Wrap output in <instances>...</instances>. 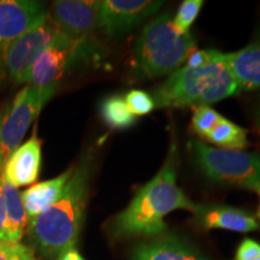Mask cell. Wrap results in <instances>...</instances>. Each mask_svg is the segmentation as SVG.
Segmentation results:
<instances>
[{"mask_svg":"<svg viewBox=\"0 0 260 260\" xmlns=\"http://www.w3.org/2000/svg\"><path fill=\"white\" fill-rule=\"evenodd\" d=\"M176 184V145L172 144L164 165L148 183L140 188L125 210L109 224V233L116 240L130 237H157L167 232L164 218L172 211L197 209Z\"/></svg>","mask_w":260,"mask_h":260,"instance_id":"obj_1","label":"cell"},{"mask_svg":"<svg viewBox=\"0 0 260 260\" xmlns=\"http://www.w3.org/2000/svg\"><path fill=\"white\" fill-rule=\"evenodd\" d=\"M92 161L89 152L84 154L74 168L59 199L37 218L28 220L25 233L30 247L45 258H58L76 246L88 199Z\"/></svg>","mask_w":260,"mask_h":260,"instance_id":"obj_2","label":"cell"},{"mask_svg":"<svg viewBox=\"0 0 260 260\" xmlns=\"http://www.w3.org/2000/svg\"><path fill=\"white\" fill-rule=\"evenodd\" d=\"M242 92L224 60L203 67H183L172 73L153 92L155 107L210 106Z\"/></svg>","mask_w":260,"mask_h":260,"instance_id":"obj_3","label":"cell"},{"mask_svg":"<svg viewBox=\"0 0 260 260\" xmlns=\"http://www.w3.org/2000/svg\"><path fill=\"white\" fill-rule=\"evenodd\" d=\"M189 32H182L169 14H162L145 25L135 42L134 58L140 74L160 77L175 73L194 51Z\"/></svg>","mask_w":260,"mask_h":260,"instance_id":"obj_4","label":"cell"},{"mask_svg":"<svg viewBox=\"0 0 260 260\" xmlns=\"http://www.w3.org/2000/svg\"><path fill=\"white\" fill-rule=\"evenodd\" d=\"M189 149L195 164L210 180L254 190L260 184V154L211 147L191 140Z\"/></svg>","mask_w":260,"mask_h":260,"instance_id":"obj_5","label":"cell"},{"mask_svg":"<svg viewBox=\"0 0 260 260\" xmlns=\"http://www.w3.org/2000/svg\"><path fill=\"white\" fill-rule=\"evenodd\" d=\"M57 84L37 87L28 84L15 96L0 116V154L4 164L18 147L32 121L37 119L45 104L56 93Z\"/></svg>","mask_w":260,"mask_h":260,"instance_id":"obj_6","label":"cell"},{"mask_svg":"<svg viewBox=\"0 0 260 260\" xmlns=\"http://www.w3.org/2000/svg\"><path fill=\"white\" fill-rule=\"evenodd\" d=\"M65 35L52 21L50 15L44 22L16 39L4 51L5 71L16 83H29L31 68L44 51Z\"/></svg>","mask_w":260,"mask_h":260,"instance_id":"obj_7","label":"cell"},{"mask_svg":"<svg viewBox=\"0 0 260 260\" xmlns=\"http://www.w3.org/2000/svg\"><path fill=\"white\" fill-rule=\"evenodd\" d=\"M86 53H88V40L76 41L64 37L35 60L29 84L37 87L57 84L68 69Z\"/></svg>","mask_w":260,"mask_h":260,"instance_id":"obj_8","label":"cell"},{"mask_svg":"<svg viewBox=\"0 0 260 260\" xmlns=\"http://www.w3.org/2000/svg\"><path fill=\"white\" fill-rule=\"evenodd\" d=\"M102 2L95 0H58L52 5L50 17L58 29L71 40H88L100 29Z\"/></svg>","mask_w":260,"mask_h":260,"instance_id":"obj_9","label":"cell"},{"mask_svg":"<svg viewBox=\"0 0 260 260\" xmlns=\"http://www.w3.org/2000/svg\"><path fill=\"white\" fill-rule=\"evenodd\" d=\"M161 5L162 2L149 0H105L100 8V29L117 39L155 14Z\"/></svg>","mask_w":260,"mask_h":260,"instance_id":"obj_10","label":"cell"},{"mask_svg":"<svg viewBox=\"0 0 260 260\" xmlns=\"http://www.w3.org/2000/svg\"><path fill=\"white\" fill-rule=\"evenodd\" d=\"M50 15L46 5L31 0H0V50L31 30Z\"/></svg>","mask_w":260,"mask_h":260,"instance_id":"obj_11","label":"cell"},{"mask_svg":"<svg viewBox=\"0 0 260 260\" xmlns=\"http://www.w3.org/2000/svg\"><path fill=\"white\" fill-rule=\"evenodd\" d=\"M197 225L205 230L222 229L235 233H251L259 230L260 224L248 211L224 205H198L193 212Z\"/></svg>","mask_w":260,"mask_h":260,"instance_id":"obj_12","label":"cell"},{"mask_svg":"<svg viewBox=\"0 0 260 260\" xmlns=\"http://www.w3.org/2000/svg\"><path fill=\"white\" fill-rule=\"evenodd\" d=\"M40 168L41 142L34 134L9 155L3 169V177L16 188L29 186L38 180Z\"/></svg>","mask_w":260,"mask_h":260,"instance_id":"obj_13","label":"cell"},{"mask_svg":"<svg viewBox=\"0 0 260 260\" xmlns=\"http://www.w3.org/2000/svg\"><path fill=\"white\" fill-rule=\"evenodd\" d=\"M130 260H209L186 241L174 235H160L139 242Z\"/></svg>","mask_w":260,"mask_h":260,"instance_id":"obj_14","label":"cell"},{"mask_svg":"<svg viewBox=\"0 0 260 260\" xmlns=\"http://www.w3.org/2000/svg\"><path fill=\"white\" fill-rule=\"evenodd\" d=\"M224 60L241 90L260 88V42L224 53Z\"/></svg>","mask_w":260,"mask_h":260,"instance_id":"obj_15","label":"cell"},{"mask_svg":"<svg viewBox=\"0 0 260 260\" xmlns=\"http://www.w3.org/2000/svg\"><path fill=\"white\" fill-rule=\"evenodd\" d=\"M73 170L74 168L68 169L53 180L40 182L21 193L25 212L28 214V220L37 218L59 199Z\"/></svg>","mask_w":260,"mask_h":260,"instance_id":"obj_16","label":"cell"},{"mask_svg":"<svg viewBox=\"0 0 260 260\" xmlns=\"http://www.w3.org/2000/svg\"><path fill=\"white\" fill-rule=\"evenodd\" d=\"M3 191L5 206L4 242H21L28 225V214L25 212L22 195L17 188L6 182L4 177Z\"/></svg>","mask_w":260,"mask_h":260,"instance_id":"obj_17","label":"cell"},{"mask_svg":"<svg viewBox=\"0 0 260 260\" xmlns=\"http://www.w3.org/2000/svg\"><path fill=\"white\" fill-rule=\"evenodd\" d=\"M205 140L223 149L241 151L248 147L247 130L224 117L219 119L214 128L206 135Z\"/></svg>","mask_w":260,"mask_h":260,"instance_id":"obj_18","label":"cell"},{"mask_svg":"<svg viewBox=\"0 0 260 260\" xmlns=\"http://www.w3.org/2000/svg\"><path fill=\"white\" fill-rule=\"evenodd\" d=\"M100 113L104 122L111 129H128L136 122L135 116L129 111L124 98L112 95L106 98L100 106Z\"/></svg>","mask_w":260,"mask_h":260,"instance_id":"obj_19","label":"cell"},{"mask_svg":"<svg viewBox=\"0 0 260 260\" xmlns=\"http://www.w3.org/2000/svg\"><path fill=\"white\" fill-rule=\"evenodd\" d=\"M222 117L223 116H220L218 112L214 111L210 106L197 107L193 117H191V129L198 135L205 139Z\"/></svg>","mask_w":260,"mask_h":260,"instance_id":"obj_20","label":"cell"},{"mask_svg":"<svg viewBox=\"0 0 260 260\" xmlns=\"http://www.w3.org/2000/svg\"><path fill=\"white\" fill-rule=\"evenodd\" d=\"M203 5V0H184L182 3L174 18V23L182 32H188L190 25L199 15Z\"/></svg>","mask_w":260,"mask_h":260,"instance_id":"obj_21","label":"cell"},{"mask_svg":"<svg viewBox=\"0 0 260 260\" xmlns=\"http://www.w3.org/2000/svg\"><path fill=\"white\" fill-rule=\"evenodd\" d=\"M125 104L128 106L129 111L134 116H144L152 112L155 109V104L153 98L148 93L140 89H133L126 94Z\"/></svg>","mask_w":260,"mask_h":260,"instance_id":"obj_22","label":"cell"},{"mask_svg":"<svg viewBox=\"0 0 260 260\" xmlns=\"http://www.w3.org/2000/svg\"><path fill=\"white\" fill-rule=\"evenodd\" d=\"M0 260H37L35 251L21 242H0Z\"/></svg>","mask_w":260,"mask_h":260,"instance_id":"obj_23","label":"cell"},{"mask_svg":"<svg viewBox=\"0 0 260 260\" xmlns=\"http://www.w3.org/2000/svg\"><path fill=\"white\" fill-rule=\"evenodd\" d=\"M234 260H260V243L253 239L242 240Z\"/></svg>","mask_w":260,"mask_h":260,"instance_id":"obj_24","label":"cell"},{"mask_svg":"<svg viewBox=\"0 0 260 260\" xmlns=\"http://www.w3.org/2000/svg\"><path fill=\"white\" fill-rule=\"evenodd\" d=\"M222 52L216 50H204V51H193L187 58V65L189 68L203 67L212 61L219 59L222 57Z\"/></svg>","mask_w":260,"mask_h":260,"instance_id":"obj_25","label":"cell"},{"mask_svg":"<svg viewBox=\"0 0 260 260\" xmlns=\"http://www.w3.org/2000/svg\"><path fill=\"white\" fill-rule=\"evenodd\" d=\"M2 116V110H0ZM3 169L4 160L0 154V242H4V225H5V206H4V191H3Z\"/></svg>","mask_w":260,"mask_h":260,"instance_id":"obj_26","label":"cell"},{"mask_svg":"<svg viewBox=\"0 0 260 260\" xmlns=\"http://www.w3.org/2000/svg\"><path fill=\"white\" fill-rule=\"evenodd\" d=\"M57 260H86L82 255L80 254V252L76 248H70L68 251L61 253L58 256Z\"/></svg>","mask_w":260,"mask_h":260,"instance_id":"obj_27","label":"cell"},{"mask_svg":"<svg viewBox=\"0 0 260 260\" xmlns=\"http://www.w3.org/2000/svg\"><path fill=\"white\" fill-rule=\"evenodd\" d=\"M254 129L256 130L258 134H260V102L254 113Z\"/></svg>","mask_w":260,"mask_h":260,"instance_id":"obj_28","label":"cell"},{"mask_svg":"<svg viewBox=\"0 0 260 260\" xmlns=\"http://www.w3.org/2000/svg\"><path fill=\"white\" fill-rule=\"evenodd\" d=\"M6 73L5 67H4V51L0 50V79L3 77V75Z\"/></svg>","mask_w":260,"mask_h":260,"instance_id":"obj_29","label":"cell"},{"mask_svg":"<svg viewBox=\"0 0 260 260\" xmlns=\"http://www.w3.org/2000/svg\"><path fill=\"white\" fill-rule=\"evenodd\" d=\"M254 191H255V193H258V195H259V206H258V210H256V213H255V218L260 220V184H259L258 187L255 188Z\"/></svg>","mask_w":260,"mask_h":260,"instance_id":"obj_30","label":"cell"}]
</instances>
